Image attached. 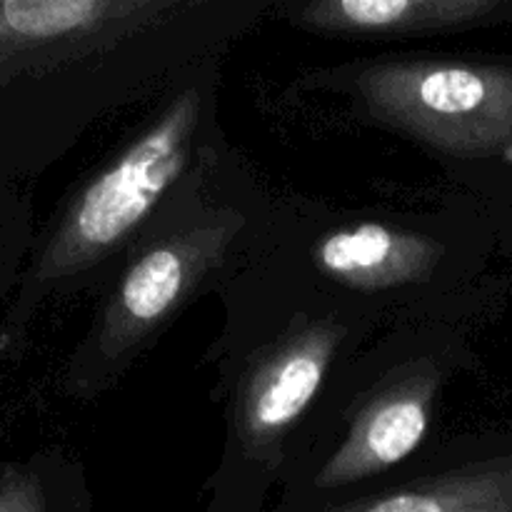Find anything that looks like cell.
<instances>
[{
  "instance_id": "8",
  "label": "cell",
  "mask_w": 512,
  "mask_h": 512,
  "mask_svg": "<svg viewBox=\"0 0 512 512\" xmlns=\"http://www.w3.org/2000/svg\"><path fill=\"white\" fill-rule=\"evenodd\" d=\"M498 10L495 0H315L293 23L345 35H405L478 23Z\"/></svg>"
},
{
  "instance_id": "1",
  "label": "cell",
  "mask_w": 512,
  "mask_h": 512,
  "mask_svg": "<svg viewBox=\"0 0 512 512\" xmlns=\"http://www.w3.org/2000/svg\"><path fill=\"white\" fill-rule=\"evenodd\" d=\"M375 120L458 158L512 150V70L443 60H385L355 78Z\"/></svg>"
},
{
  "instance_id": "9",
  "label": "cell",
  "mask_w": 512,
  "mask_h": 512,
  "mask_svg": "<svg viewBox=\"0 0 512 512\" xmlns=\"http://www.w3.org/2000/svg\"><path fill=\"white\" fill-rule=\"evenodd\" d=\"M512 508V470L468 468L333 512H490Z\"/></svg>"
},
{
  "instance_id": "10",
  "label": "cell",
  "mask_w": 512,
  "mask_h": 512,
  "mask_svg": "<svg viewBox=\"0 0 512 512\" xmlns=\"http://www.w3.org/2000/svg\"><path fill=\"white\" fill-rule=\"evenodd\" d=\"M0 512H48L38 475L20 465L0 470Z\"/></svg>"
},
{
  "instance_id": "3",
  "label": "cell",
  "mask_w": 512,
  "mask_h": 512,
  "mask_svg": "<svg viewBox=\"0 0 512 512\" xmlns=\"http://www.w3.org/2000/svg\"><path fill=\"white\" fill-rule=\"evenodd\" d=\"M178 8L175 0H0V88L103 53Z\"/></svg>"
},
{
  "instance_id": "7",
  "label": "cell",
  "mask_w": 512,
  "mask_h": 512,
  "mask_svg": "<svg viewBox=\"0 0 512 512\" xmlns=\"http://www.w3.org/2000/svg\"><path fill=\"white\" fill-rule=\"evenodd\" d=\"M443 255L435 240L378 223H360L323 238L315 248L320 268L358 290H383L428 278Z\"/></svg>"
},
{
  "instance_id": "11",
  "label": "cell",
  "mask_w": 512,
  "mask_h": 512,
  "mask_svg": "<svg viewBox=\"0 0 512 512\" xmlns=\"http://www.w3.org/2000/svg\"><path fill=\"white\" fill-rule=\"evenodd\" d=\"M490 512H512V508H503V510H490Z\"/></svg>"
},
{
  "instance_id": "5",
  "label": "cell",
  "mask_w": 512,
  "mask_h": 512,
  "mask_svg": "<svg viewBox=\"0 0 512 512\" xmlns=\"http://www.w3.org/2000/svg\"><path fill=\"white\" fill-rule=\"evenodd\" d=\"M338 330L313 325L280 345L245 383L240 395V430L248 445H268L303 415L320 390Z\"/></svg>"
},
{
  "instance_id": "6",
  "label": "cell",
  "mask_w": 512,
  "mask_h": 512,
  "mask_svg": "<svg viewBox=\"0 0 512 512\" xmlns=\"http://www.w3.org/2000/svg\"><path fill=\"white\" fill-rule=\"evenodd\" d=\"M218 228L195 230L185 238L145 253L123 278L103 328V345L115 350L138 340L183 300L205 265L223 245Z\"/></svg>"
},
{
  "instance_id": "4",
  "label": "cell",
  "mask_w": 512,
  "mask_h": 512,
  "mask_svg": "<svg viewBox=\"0 0 512 512\" xmlns=\"http://www.w3.org/2000/svg\"><path fill=\"white\" fill-rule=\"evenodd\" d=\"M438 380L433 370L385 388L350 425L333 458L318 475V488H343L403 463L425 438Z\"/></svg>"
},
{
  "instance_id": "2",
  "label": "cell",
  "mask_w": 512,
  "mask_h": 512,
  "mask_svg": "<svg viewBox=\"0 0 512 512\" xmlns=\"http://www.w3.org/2000/svg\"><path fill=\"white\" fill-rule=\"evenodd\" d=\"M198 115L200 95L188 90L80 190L35 260V283L80 273L130 238L185 168Z\"/></svg>"
}]
</instances>
